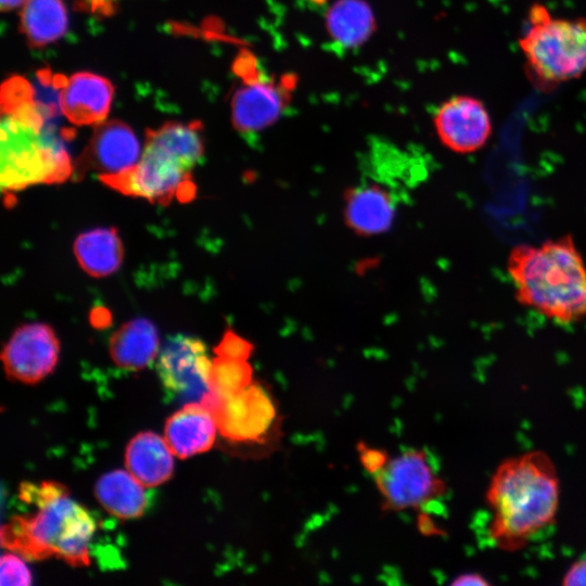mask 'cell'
<instances>
[{
  "mask_svg": "<svg viewBox=\"0 0 586 586\" xmlns=\"http://www.w3.org/2000/svg\"><path fill=\"white\" fill-rule=\"evenodd\" d=\"M485 500L492 512V543L504 551L523 549L556 522L560 479L552 459L543 450L506 458L489 480Z\"/></svg>",
  "mask_w": 586,
  "mask_h": 586,
  "instance_id": "1",
  "label": "cell"
},
{
  "mask_svg": "<svg viewBox=\"0 0 586 586\" xmlns=\"http://www.w3.org/2000/svg\"><path fill=\"white\" fill-rule=\"evenodd\" d=\"M506 268L521 306L558 324L586 318V262L571 234L512 246Z\"/></svg>",
  "mask_w": 586,
  "mask_h": 586,
  "instance_id": "2",
  "label": "cell"
},
{
  "mask_svg": "<svg viewBox=\"0 0 586 586\" xmlns=\"http://www.w3.org/2000/svg\"><path fill=\"white\" fill-rule=\"evenodd\" d=\"M54 117L37 99L33 88L1 97V167L3 192L38 183H60L74 170L64 144L48 123Z\"/></svg>",
  "mask_w": 586,
  "mask_h": 586,
  "instance_id": "3",
  "label": "cell"
},
{
  "mask_svg": "<svg viewBox=\"0 0 586 586\" xmlns=\"http://www.w3.org/2000/svg\"><path fill=\"white\" fill-rule=\"evenodd\" d=\"M97 524L68 494L38 507L29 517H14L1 528V545L28 560L56 557L73 566H86Z\"/></svg>",
  "mask_w": 586,
  "mask_h": 586,
  "instance_id": "4",
  "label": "cell"
},
{
  "mask_svg": "<svg viewBox=\"0 0 586 586\" xmlns=\"http://www.w3.org/2000/svg\"><path fill=\"white\" fill-rule=\"evenodd\" d=\"M519 46L538 88L579 78L586 73V17H553L545 5L533 4Z\"/></svg>",
  "mask_w": 586,
  "mask_h": 586,
  "instance_id": "5",
  "label": "cell"
},
{
  "mask_svg": "<svg viewBox=\"0 0 586 586\" xmlns=\"http://www.w3.org/2000/svg\"><path fill=\"white\" fill-rule=\"evenodd\" d=\"M195 163L146 130L145 145L138 164L120 174L99 179L116 191L168 204L174 198L189 201L195 193L191 181Z\"/></svg>",
  "mask_w": 586,
  "mask_h": 586,
  "instance_id": "6",
  "label": "cell"
},
{
  "mask_svg": "<svg viewBox=\"0 0 586 586\" xmlns=\"http://www.w3.org/2000/svg\"><path fill=\"white\" fill-rule=\"evenodd\" d=\"M374 481L385 511L424 507L447 492L445 481L437 475L423 449L411 448L390 458L374 474Z\"/></svg>",
  "mask_w": 586,
  "mask_h": 586,
  "instance_id": "7",
  "label": "cell"
},
{
  "mask_svg": "<svg viewBox=\"0 0 586 586\" xmlns=\"http://www.w3.org/2000/svg\"><path fill=\"white\" fill-rule=\"evenodd\" d=\"M208 410L220 435L231 442L264 444L278 431L277 405L258 382L229 397L217 398Z\"/></svg>",
  "mask_w": 586,
  "mask_h": 586,
  "instance_id": "8",
  "label": "cell"
},
{
  "mask_svg": "<svg viewBox=\"0 0 586 586\" xmlns=\"http://www.w3.org/2000/svg\"><path fill=\"white\" fill-rule=\"evenodd\" d=\"M156 360L157 375L171 397L183 404H201L211 394L212 361L200 339L170 335L160 348Z\"/></svg>",
  "mask_w": 586,
  "mask_h": 586,
  "instance_id": "9",
  "label": "cell"
},
{
  "mask_svg": "<svg viewBox=\"0 0 586 586\" xmlns=\"http://www.w3.org/2000/svg\"><path fill=\"white\" fill-rule=\"evenodd\" d=\"M434 127L441 142L459 154L480 151L493 133L485 104L467 94L451 97L442 103L434 115Z\"/></svg>",
  "mask_w": 586,
  "mask_h": 586,
  "instance_id": "10",
  "label": "cell"
},
{
  "mask_svg": "<svg viewBox=\"0 0 586 586\" xmlns=\"http://www.w3.org/2000/svg\"><path fill=\"white\" fill-rule=\"evenodd\" d=\"M59 352V340L52 328L34 322L13 332L2 349L1 359L10 378L34 384L54 369Z\"/></svg>",
  "mask_w": 586,
  "mask_h": 586,
  "instance_id": "11",
  "label": "cell"
},
{
  "mask_svg": "<svg viewBox=\"0 0 586 586\" xmlns=\"http://www.w3.org/2000/svg\"><path fill=\"white\" fill-rule=\"evenodd\" d=\"M140 143L128 125L120 120L100 123L76 162L75 173L98 171V177L124 173L141 157Z\"/></svg>",
  "mask_w": 586,
  "mask_h": 586,
  "instance_id": "12",
  "label": "cell"
},
{
  "mask_svg": "<svg viewBox=\"0 0 586 586\" xmlns=\"http://www.w3.org/2000/svg\"><path fill=\"white\" fill-rule=\"evenodd\" d=\"M231 102L232 122L243 133L257 132L273 124L286 103L288 80L276 82L260 76L242 75Z\"/></svg>",
  "mask_w": 586,
  "mask_h": 586,
  "instance_id": "13",
  "label": "cell"
},
{
  "mask_svg": "<svg viewBox=\"0 0 586 586\" xmlns=\"http://www.w3.org/2000/svg\"><path fill=\"white\" fill-rule=\"evenodd\" d=\"M113 93L109 79L89 72L76 73L60 89V110L74 125H97L107 116Z\"/></svg>",
  "mask_w": 586,
  "mask_h": 586,
  "instance_id": "14",
  "label": "cell"
},
{
  "mask_svg": "<svg viewBox=\"0 0 586 586\" xmlns=\"http://www.w3.org/2000/svg\"><path fill=\"white\" fill-rule=\"evenodd\" d=\"M217 431L213 413L200 403H190L166 420L164 438L174 455L184 459L211 449Z\"/></svg>",
  "mask_w": 586,
  "mask_h": 586,
  "instance_id": "15",
  "label": "cell"
},
{
  "mask_svg": "<svg viewBox=\"0 0 586 586\" xmlns=\"http://www.w3.org/2000/svg\"><path fill=\"white\" fill-rule=\"evenodd\" d=\"M396 213L393 194L381 184L366 183L348 190L345 218L362 235L381 233L391 227Z\"/></svg>",
  "mask_w": 586,
  "mask_h": 586,
  "instance_id": "16",
  "label": "cell"
},
{
  "mask_svg": "<svg viewBox=\"0 0 586 586\" xmlns=\"http://www.w3.org/2000/svg\"><path fill=\"white\" fill-rule=\"evenodd\" d=\"M174 453L165 438L154 432H141L127 445V470L144 486L153 487L168 481L174 471Z\"/></svg>",
  "mask_w": 586,
  "mask_h": 586,
  "instance_id": "17",
  "label": "cell"
},
{
  "mask_svg": "<svg viewBox=\"0 0 586 586\" xmlns=\"http://www.w3.org/2000/svg\"><path fill=\"white\" fill-rule=\"evenodd\" d=\"M160 339L154 323L136 318L118 328L110 339V355L122 369L138 371L158 355Z\"/></svg>",
  "mask_w": 586,
  "mask_h": 586,
  "instance_id": "18",
  "label": "cell"
},
{
  "mask_svg": "<svg viewBox=\"0 0 586 586\" xmlns=\"http://www.w3.org/2000/svg\"><path fill=\"white\" fill-rule=\"evenodd\" d=\"M94 494L102 507L119 519L141 517L149 504L144 485L128 470H115L102 475L97 481Z\"/></svg>",
  "mask_w": 586,
  "mask_h": 586,
  "instance_id": "19",
  "label": "cell"
},
{
  "mask_svg": "<svg viewBox=\"0 0 586 586\" xmlns=\"http://www.w3.org/2000/svg\"><path fill=\"white\" fill-rule=\"evenodd\" d=\"M326 26L337 48L351 49L370 37L374 29V17L362 0H337L328 11Z\"/></svg>",
  "mask_w": 586,
  "mask_h": 586,
  "instance_id": "20",
  "label": "cell"
},
{
  "mask_svg": "<svg viewBox=\"0 0 586 586\" xmlns=\"http://www.w3.org/2000/svg\"><path fill=\"white\" fill-rule=\"evenodd\" d=\"M74 253L80 267L90 276L115 272L123 260V244L113 228H98L78 235Z\"/></svg>",
  "mask_w": 586,
  "mask_h": 586,
  "instance_id": "21",
  "label": "cell"
},
{
  "mask_svg": "<svg viewBox=\"0 0 586 586\" xmlns=\"http://www.w3.org/2000/svg\"><path fill=\"white\" fill-rule=\"evenodd\" d=\"M67 26V11L61 0H26L20 14V29L31 48L56 41Z\"/></svg>",
  "mask_w": 586,
  "mask_h": 586,
  "instance_id": "22",
  "label": "cell"
},
{
  "mask_svg": "<svg viewBox=\"0 0 586 586\" xmlns=\"http://www.w3.org/2000/svg\"><path fill=\"white\" fill-rule=\"evenodd\" d=\"M253 382V369L247 360L217 356L209 372L211 392L219 399L244 390Z\"/></svg>",
  "mask_w": 586,
  "mask_h": 586,
  "instance_id": "23",
  "label": "cell"
},
{
  "mask_svg": "<svg viewBox=\"0 0 586 586\" xmlns=\"http://www.w3.org/2000/svg\"><path fill=\"white\" fill-rule=\"evenodd\" d=\"M68 494V489L58 482H41L39 485L26 482L20 487V497L37 508Z\"/></svg>",
  "mask_w": 586,
  "mask_h": 586,
  "instance_id": "24",
  "label": "cell"
},
{
  "mask_svg": "<svg viewBox=\"0 0 586 586\" xmlns=\"http://www.w3.org/2000/svg\"><path fill=\"white\" fill-rule=\"evenodd\" d=\"M1 586H28L31 574L25 562L17 556L7 553L1 557Z\"/></svg>",
  "mask_w": 586,
  "mask_h": 586,
  "instance_id": "25",
  "label": "cell"
},
{
  "mask_svg": "<svg viewBox=\"0 0 586 586\" xmlns=\"http://www.w3.org/2000/svg\"><path fill=\"white\" fill-rule=\"evenodd\" d=\"M254 349L253 344L232 330H227L215 347L216 356L247 360Z\"/></svg>",
  "mask_w": 586,
  "mask_h": 586,
  "instance_id": "26",
  "label": "cell"
},
{
  "mask_svg": "<svg viewBox=\"0 0 586 586\" xmlns=\"http://www.w3.org/2000/svg\"><path fill=\"white\" fill-rule=\"evenodd\" d=\"M357 450L360 463L368 473L373 475L379 472L390 459L388 454L384 449L369 446L365 442H359L357 444Z\"/></svg>",
  "mask_w": 586,
  "mask_h": 586,
  "instance_id": "27",
  "label": "cell"
},
{
  "mask_svg": "<svg viewBox=\"0 0 586 586\" xmlns=\"http://www.w3.org/2000/svg\"><path fill=\"white\" fill-rule=\"evenodd\" d=\"M120 0H78L76 9L100 16H107L116 11Z\"/></svg>",
  "mask_w": 586,
  "mask_h": 586,
  "instance_id": "28",
  "label": "cell"
},
{
  "mask_svg": "<svg viewBox=\"0 0 586 586\" xmlns=\"http://www.w3.org/2000/svg\"><path fill=\"white\" fill-rule=\"evenodd\" d=\"M561 584L564 586L586 585V558L576 560L569 566Z\"/></svg>",
  "mask_w": 586,
  "mask_h": 586,
  "instance_id": "29",
  "label": "cell"
},
{
  "mask_svg": "<svg viewBox=\"0 0 586 586\" xmlns=\"http://www.w3.org/2000/svg\"><path fill=\"white\" fill-rule=\"evenodd\" d=\"M453 586H489L491 582L476 572H468L456 576V578L450 583Z\"/></svg>",
  "mask_w": 586,
  "mask_h": 586,
  "instance_id": "30",
  "label": "cell"
},
{
  "mask_svg": "<svg viewBox=\"0 0 586 586\" xmlns=\"http://www.w3.org/2000/svg\"><path fill=\"white\" fill-rule=\"evenodd\" d=\"M418 526L419 530L425 535L441 533V531L435 527L431 518L425 513L419 514Z\"/></svg>",
  "mask_w": 586,
  "mask_h": 586,
  "instance_id": "31",
  "label": "cell"
},
{
  "mask_svg": "<svg viewBox=\"0 0 586 586\" xmlns=\"http://www.w3.org/2000/svg\"><path fill=\"white\" fill-rule=\"evenodd\" d=\"M25 0H0L1 10L3 12L13 10L20 7Z\"/></svg>",
  "mask_w": 586,
  "mask_h": 586,
  "instance_id": "32",
  "label": "cell"
}]
</instances>
